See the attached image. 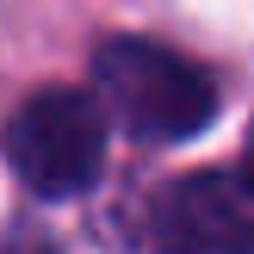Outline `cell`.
Returning <instances> with one entry per match:
<instances>
[{"label":"cell","mask_w":254,"mask_h":254,"mask_svg":"<svg viewBox=\"0 0 254 254\" xmlns=\"http://www.w3.org/2000/svg\"><path fill=\"white\" fill-rule=\"evenodd\" d=\"M99 112L118 118L136 143H186L217 118V81L180 50L149 44V37H112L93 56Z\"/></svg>","instance_id":"6da1fadb"},{"label":"cell","mask_w":254,"mask_h":254,"mask_svg":"<svg viewBox=\"0 0 254 254\" xmlns=\"http://www.w3.org/2000/svg\"><path fill=\"white\" fill-rule=\"evenodd\" d=\"M155 236L168 254H254V174L198 168L161 192Z\"/></svg>","instance_id":"3957f363"},{"label":"cell","mask_w":254,"mask_h":254,"mask_svg":"<svg viewBox=\"0 0 254 254\" xmlns=\"http://www.w3.org/2000/svg\"><path fill=\"white\" fill-rule=\"evenodd\" d=\"M0 149L37 198H81L106 168V112L74 87L31 93L6 118Z\"/></svg>","instance_id":"7a4b0ae2"}]
</instances>
